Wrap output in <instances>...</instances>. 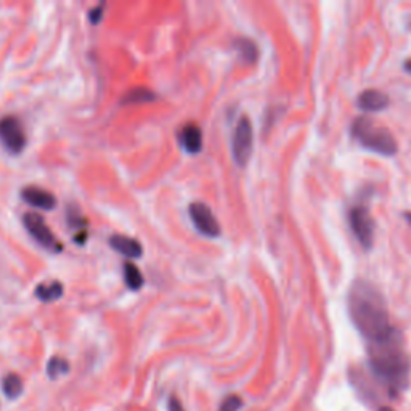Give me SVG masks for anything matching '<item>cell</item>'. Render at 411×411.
Returning a JSON list of instances; mask_svg holds the SVG:
<instances>
[{
	"label": "cell",
	"instance_id": "6da1fadb",
	"mask_svg": "<svg viewBox=\"0 0 411 411\" xmlns=\"http://www.w3.org/2000/svg\"><path fill=\"white\" fill-rule=\"evenodd\" d=\"M349 315L368 346L384 342L400 334L392 326L384 297L367 281H355L347 297Z\"/></svg>",
	"mask_w": 411,
	"mask_h": 411
},
{
	"label": "cell",
	"instance_id": "7a4b0ae2",
	"mask_svg": "<svg viewBox=\"0 0 411 411\" xmlns=\"http://www.w3.org/2000/svg\"><path fill=\"white\" fill-rule=\"evenodd\" d=\"M368 362L373 376L387 389L390 397H395L408 387L411 363L400 334L384 342L368 346Z\"/></svg>",
	"mask_w": 411,
	"mask_h": 411
},
{
	"label": "cell",
	"instance_id": "3957f363",
	"mask_svg": "<svg viewBox=\"0 0 411 411\" xmlns=\"http://www.w3.org/2000/svg\"><path fill=\"white\" fill-rule=\"evenodd\" d=\"M352 133L360 145L369 151L384 154V156H392L397 151V143L392 133L368 117H358L352 126Z\"/></svg>",
	"mask_w": 411,
	"mask_h": 411
},
{
	"label": "cell",
	"instance_id": "277c9868",
	"mask_svg": "<svg viewBox=\"0 0 411 411\" xmlns=\"http://www.w3.org/2000/svg\"><path fill=\"white\" fill-rule=\"evenodd\" d=\"M254 146V132L253 124L248 117H241L235 127L233 138H231V153H233L235 162L240 167H244L249 162Z\"/></svg>",
	"mask_w": 411,
	"mask_h": 411
},
{
	"label": "cell",
	"instance_id": "5b68a950",
	"mask_svg": "<svg viewBox=\"0 0 411 411\" xmlns=\"http://www.w3.org/2000/svg\"><path fill=\"white\" fill-rule=\"evenodd\" d=\"M0 142L12 154H18L24 150L28 138L17 117L5 116L0 119Z\"/></svg>",
	"mask_w": 411,
	"mask_h": 411
},
{
	"label": "cell",
	"instance_id": "8992f818",
	"mask_svg": "<svg viewBox=\"0 0 411 411\" xmlns=\"http://www.w3.org/2000/svg\"><path fill=\"white\" fill-rule=\"evenodd\" d=\"M23 224L26 230L29 231V235L33 238L44 246V248L51 249V251H61V243L55 238L53 231L50 230V227L45 224V220L40 217L39 214H24L23 217Z\"/></svg>",
	"mask_w": 411,
	"mask_h": 411
},
{
	"label": "cell",
	"instance_id": "52a82bcc",
	"mask_svg": "<svg viewBox=\"0 0 411 411\" xmlns=\"http://www.w3.org/2000/svg\"><path fill=\"white\" fill-rule=\"evenodd\" d=\"M190 219L199 233L208 236V238H217L220 235V224L215 219L208 206L204 203H192L188 208Z\"/></svg>",
	"mask_w": 411,
	"mask_h": 411
},
{
	"label": "cell",
	"instance_id": "ba28073f",
	"mask_svg": "<svg viewBox=\"0 0 411 411\" xmlns=\"http://www.w3.org/2000/svg\"><path fill=\"white\" fill-rule=\"evenodd\" d=\"M351 227L353 235L357 236L360 244L363 246L364 249H369L373 244V235H374V224L371 215H369L368 209L362 208H353L351 210Z\"/></svg>",
	"mask_w": 411,
	"mask_h": 411
},
{
	"label": "cell",
	"instance_id": "9c48e42d",
	"mask_svg": "<svg viewBox=\"0 0 411 411\" xmlns=\"http://www.w3.org/2000/svg\"><path fill=\"white\" fill-rule=\"evenodd\" d=\"M180 145L183 146V150L190 154H196L203 150V131L201 127L194 122H188L182 127V131L178 133Z\"/></svg>",
	"mask_w": 411,
	"mask_h": 411
},
{
	"label": "cell",
	"instance_id": "30bf717a",
	"mask_svg": "<svg viewBox=\"0 0 411 411\" xmlns=\"http://www.w3.org/2000/svg\"><path fill=\"white\" fill-rule=\"evenodd\" d=\"M22 198L34 208L51 210L56 206V198L50 192L39 187H26L22 190Z\"/></svg>",
	"mask_w": 411,
	"mask_h": 411
},
{
	"label": "cell",
	"instance_id": "8fae6325",
	"mask_svg": "<svg viewBox=\"0 0 411 411\" xmlns=\"http://www.w3.org/2000/svg\"><path fill=\"white\" fill-rule=\"evenodd\" d=\"M110 246L119 254L131 257V259H137V257L143 254L142 244L137 240L128 238V236L124 235H112L110 238Z\"/></svg>",
	"mask_w": 411,
	"mask_h": 411
},
{
	"label": "cell",
	"instance_id": "7c38bea8",
	"mask_svg": "<svg viewBox=\"0 0 411 411\" xmlns=\"http://www.w3.org/2000/svg\"><path fill=\"white\" fill-rule=\"evenodd\" d=\"M389 105L387 95L379 90H364L358 99V106L367 112H376Z\"/></svg>",
	"mask_w": 411,
	"mask_h": 411
},
{
	"label": "cell",
	"instance_id": "4fadbf2b",
	"mask_svg": "<svg viewBox=\"0 0 411 411\" xmlns=\"http://www.w3.org/2000/svg\"><path fill=\"white\" fill-rule=\"evenodd\" d=\"M61 296H63V285L60 281H50L47 285L42 283L35 287V297L42 302L58 301Z\"/></svg>",
	"mask_w": 411,
	"mask_h": 411
},
{
	"label": "cell",
	"instance_id": "5bb4252c",
	"mask_svg": "<svg viewBox=\"0 0 411 411\" xmlns=\"http://www.w3.org/2000/svg\"><path fill=\"white\" fill-rule=\"evenodd\" d=\"M23 379L15 373H8L2 379V392L8 400H17L23 394Z\"/></svg>",
	"mask_w": 411,
	"mask_h": 411
},
{
	"label": "cell",
	"instance_id": "9a60e30c",
	"mask_svg": "<svg viewBox=\"0 0 411 411\" xmlns=\"http://www.w3.org/2000/svg\"><path fill=\"white\" fill-rule=\"evenodd\" d=\"M153 100H156V95H154L150 89L137 87V89H131L124 97H122L121 105H138V103H148Z\"/></svg>",
	"mask_w": 411,
	"mask_h": 411
},
{
	"label": "cell",
	"instance_id": "2e32d148",
	"mask_svg": "<svg viewBox=\"0 0 411 411\" xmlns=\"http://www.w3.org/2000/svg\"><path fill=\"white\" fill-rule=\"evenodd\" d=\"M69 369H71V367H69L68 360L63 358V357H53V358H50V362L47 363V376L51 379V381H55V379L68 374Z\"/></svg>",
	"mask_w": 411,
	"mask_h": 411
},
{
	"label": "cell",
	"instance_id": "e0dca14e",
	"mask_svg": "<svg viewBox=\"0 0 411 411\" xmlns=\"http://www.w3.org/2000/svg\"><path fill=\"white\" fill-rule=\"evenodd\" d=\"M124 280H126V285L133 291L140 290V287L143 286L142 271L138 270V267L131 264V262H127V264L124 265Z\"/></svg>",
	"mask_w": 411,
	"mask_h": 411
},
{
	"label": "cell",
	"instance_id": "ac0fdd59",
	"mask_svg": "<svg viewBox=\"0 0 411 411\" xmlns=\"http://www.w3.org/2000/svg\"><path fill=\"white\" fill-rule=\"evenodd\" d=\"M236 49H238L240 55L243 56L244 61H248V63H254L257 58V47L253 40L249 39L236 40Z\"/></svg>",
	"mask_w": 411,
	"mask_h": 411
},
{
	"label": "cell",
	"instance_id": "d6986e66",
	"mask_svg": "<svg viewBox=\"0 0 411 411\" xmlns=\"http://www.w3.org/2000/svg\"><path fill=\"white\" fill-rule=\"evenodd\" d=\"M241 408H243V399L240 395L230 394L222 400L219 411H240Z\"/></svg>",
	"mask_w": 411,
	"mask_h": 411
},
{
	"label": "cell",
	"instance_id": "ffe728a7",
	"mask_svg": "<svg viewBox=\"0 0 411 411\" xmlns=\"http://www.w3.org/2000/svg\"><path fill=\"white\" fill-rule=\"evenodd\" d=\"M68 224L71 225V227H74V228H79L81 231L84 230V227L87 225V222H85V219H84V215H82L79 210H77L76 208H68ZM85 231V230H84Z\"/></svg>",
	"mask_w": 411,
	"mask_h": 411
},
{
	"label": "cell",
	"instance_id": "44dd1931",
	"mask_svg": "<svg viewBox=\"0 0 411 411\" xmlns=\"http://www.w3.org/2000/svg\"><path fill=\"white\" fill-rule=\"evenodd\" d=\"M167 411H185L182 402H180L177 395H171L167 400Z\"/></svg>",
	"mask_w": 411,
	"mask_h": 411
},
{
	"label": "cell",
	"instance_id": "7402d4cb",
	"mask_svg": "<svg viewBox=\"0 0 411 411\" xmlns=\"http://www.w3.org/2000/svg\"><path fill=\"white\" fill-rule=\"evenodd\" d=\"M103 7H105V3H100L99 7H94V8L90 10L89 18H90V22L94 23V24L100 23V19H101V17H103Z\"/></svg>",
	"mask_w": 411,
	"mask_h": 411
},
{
	"label": "cell",
	"instance_id": "603a6c76",
	"mask_svg": "<svg viewBox=\"0 0 411 411\" xmlns=\"http://www.w3.org/2000/svg\"><path fill=\"white\" fill-rule=\"evenodd\" d=\"M379 411H394V410H392V408H389V407H383Z\"/></svg>",
	"mask_w": 411,
	"mask_h": 411
}]
</instances>
